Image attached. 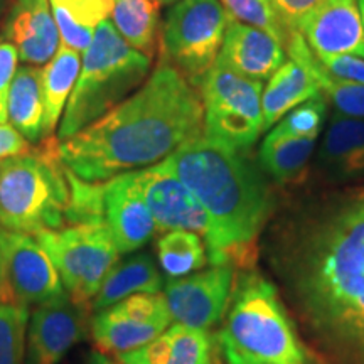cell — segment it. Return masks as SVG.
Here are the masks:
<instances>
[{"instance_id": "1", "label": "cell", "mask_w": 364, "mask_h": 364, "mask_svg": "<svg viewBox=\"0 0 364 364\" xmlns=\"http://www.w3.org/2000/svg\"><path fill=\"white\" fill-rule=\"evenodd\" d=\"M326 364H364V186L317 203L268 255Z\"/></svg>"}, {"instance_id": "2", "label": "cell", "mask_w": 364, "mask_h": 364, "mask_svg": "<svg viewBox=\"0 0 364 364\" xmlns=\"http://www.w3.org/2000/svg\"><path fill=\"white\" fill-rule=\"evenodd\" d=\"M203 130L199 88L161 59L135 93L59 142V157L81 181L103 182L162 162Z\"/></svg>"}, {"instance_id": "3", "label": "cell", "mask_w": 364, "mask_h": 364, "mask_svg": "<svg viewBox=\"0 0 364 364\" xmlns=\"http://www.w3.org/2000/svg\"><path fill=\"white\" fill-rule=\"evenodd\" d=\"M164 162L208 213L209 265L253 267L257 240L275 208L262 167L245 150L204 134L182 144Z\"/></svg>"}, {"instance_id": "4", "label": "cell", "mask_w": 364, "mask_h": 364, "mask_svg": "<svg viewBox=\"0 0 364 364\" xmlns=\"http://www.w3.org/2000/svg\"><path fill=\"white\" fill-rule=\"evenodd\" d=\"M213 339L225 364H326L300 336L275 284L255 267L236 272Z\"/></svg>"}, {"instance_id": "5", "label": "cell", "mask_w": 364, "mask_h": 364, "mask_svg": "<svg viewBox=\"0 0 364 364\" xmlns=\"http://www.w3.org/2000/svg\"><path fill=\"white\" fill-rule=\"evenodd\" d=\"M68 203L70 182L58 139L48 136L39 147L0 159V230L33 236L59 230Z\"/></svg>"}, {"instance_id": "6", "label": "cell", "mask_w": 364, "mask_h": 364, "mask_svg": "<svg viewBox=\"0 0 364 364\" xmlns=\"http://www.w3.org/2000/svg\"><path fill=\"white\" fill-rule=\"evenodd\" d=\"M150 66L152 59L132 48L110 19L103 21L83 53L78 80L59 125V142L129 98L149 78Z\"/></svg>"}, {"instance_id": "7", "label": "cell", "mask_w": 364, "mask_h": 364, "mask_svg": "<svg viewBox=\"0 0 364 364\" xmlns=\"http://www.w3.org/2000/svg\"><path fill=\"white\" fill-rule=\"evenodd\" d=\"M36 240L56 267L66 294L86 309L91 307L108 272L122 257L105 223L66 225L43 231Z\"/></svg>"}, {"instance_id": "8", "label": "cell", "mask_w": 364, "mask_h": 364, "mask_svg": "<svg viewBox=\"0 0 364 364\" xmlns=\"http://www.w3.org/2000/svg\"><path fill=\"white\" fill-rule=\"evenodd\" d=\"M208 139L250 152L263 134V83L230 70L221 61L213 65L199 85Z\"/></svg>"}, {"instance_id": "9", "label": "cell", "mask_w": 364, "mask_h": 364, "mask_svg": "<svg viewBox=\"0 0 364 364\" xmlns=\"http://www.w3.org/2000/svg\"><path fill=\"white\" fill-rule=\"evenodd\" d=\"M230 22L220 0H179L162 24V59L199 88L216 63Z\"/></svg>"}, {"instance_id": "10", "label": "cell", "mask_w": 364, "mask_h": 364, "mask_svg": "<svg viewBox=\"0 0 364 364\" xmlns=\"http://www.w3.org/2000/svg\"><path fill=\"white\" fill-rule=\"evenodd\" d=\"M172 324L164 294H135L91 316L90 336L97 351L118 354L135 351Z\"/></svg>"}, {"instance_id": "11", "label": "cell", "mask_w": 364, "mask_h": 364, "mask_svg": "<svg viewBox=\"0 0 364 364\" xmlns=\"http://www.w3.org/2000/svg\"><path fill=\"white\" fill-rule=\"evenodd\" d=\"M235 277L233 265H211L181 279H171L164 285L162 294L172 324L209 332L220 326L233 292Z\"/></svg>"}, {"instance_id": "12", "label": "cell", "mask_w": 364, "mask_h": 364, "mask_svg": "<svg viewBox=\"0 0 364 364\" xmlns=\"http://www.w3.org/2000/svg\"><path fill=\"white\" fill-rule=\"evenodd\" d=\"M0 253L17 302L38 307L66 294L56 267L36 236L0 230Z\"/></svg>"}, {"instance_id": "13", "label": "cell", "mask_w": 364, "mask_h": 364, "mask_svg": "<svg viewBox=\"0 0 364 364\" xmlns=\"http://www.w3.org/2000/svg\"><path fill=\"white\" fill-rule=\"evenodd\" d=\"M93 314L65 294L31 312L26 364H59L71 348L90 334Z\"/></svg>"}, {"instance_id": "14", "label": "cell", "mask_w": 364, "mask_h": 364, "mask_svg": "<svg viewBox=\"0 0 364 364\" xmlns=\"http://www.w3.org/2000/svg\"><path fill=\"white\" fill-rule=\"evenodd\" d=\"M135 174L157 231H193L206 241L211 231L208 213L166 162L144 167Z\"/></svg>"}, {"instance_id": "15", "label": "cell", "mask_w": 364, "mask_h": 364, "mask_svg": "<svg viewBox=\"0 0 364 364\" xmlns=\"http://www.w3.org/2000/svg\"><path fill=\"white\" fill-rule=\"evenodd\" d=\"M102 216L120 255L135 253L157 233L135 171L102 182Z\"/></svg>"}, {"instance_id": "16", "label": "cell", "mask_w": 364, "mask_h": 364, "mask_svg": "<svg viewBox=\"0 0 364 364\" xmlns=\"http://www.w3.org/2000/svg\"><path fill=\"white\" fill-rule=\"evenodd\" d=\"M297 31L318 59L329 56L364 59V26L358 0H322L304 17Z\"/></svg>"}, {"instance_id": "17", "label": "cell", "mask_w": 364, "mask_h": 364, "mask_svg": "<svg viewBox=\"0 0 364 364\" xmlns=\"http://www.w3.org/2000/svg\"><path fill=\"white\" fill-rule=\"evenodd\" d=\"M285 48L289 59L273 73L267 88H263V132L275 127L295 107L322 93L311 68L312 51L299 31H290Z\"/></svg>"}, {"instance_id": "18", "label": "cell", "mask_w": 364, "mask_h": 364, "mask_svg": "<svg viewBox=\"0 0 364 364\" xmlns=\"http://www.w3.org/2000/svg\"><path fill=\"white\" fill-rule=\"evenodd\" d=\"M2 38L17 49L19 59L27 65H46L61 46L49 0H12Z\"/></svg>"}, {"instance_id": "19", "label": "cell", "mask_w": 364, "mask_h": 364, "mask_svg": "<svg viewBox=\"0 0 364 364\" xmlns=\"http://www.w3.org/2000/svg\"><path fill=\"white\" fill-rule=\"evenodd\" d=\"M284 44L257 27L231 21L228 26L218 61L253 81L270 80L284 65Z\"/></svg>"}, {"instance_id": "20", "label": "cell", "mask_w": 364, "mask_h": 364, "mask_svg": "<svg viewBox=\"0 0 364 364\" xmlns=\"http://www.w3.org/2000/svg\"><path fill=\"white\" fill-rule=\"evenodd\" d=\"M211 332L171 324L159 338L135 351L115 356L125 364H215Z\"/></svg>"}, {"instance_id": "21", "label": "cell", "mask_w": 364, "mask_h": 364, "mask_svg": "<svg viewBox=\"0 0 364 364\" xmlns=\"http://www.w3.org/2000/svg\"><path fill=\"white\" fill-rule=\"evenodd\" d=\"M317 161L334 182L364 179V118L336 113L318 147Z\"/></svg>"}, {"instance_id": "22", "label": "cell", "mask_w": 364, "mask_h": 364, "mask_svg": "<svg viewBox=\"0 0 364 364\" xmlns=\"http://www.w3.org/2000/svg\"><path fill=\"white\" fill-rule=\"evenodd\" d=\"M162 289L164 279L154 258L147 253H129L108 272L91 302V314L102 312L135 294H159Z\"/></svg>"}, {"instance_id": "23", "label": "cell", "mask_w": 364, "mask_h": 364, "mask_svg": "<svg viewBox=\"0 0 364 364\" xmlns=\"http://www.w3.org/2000/svg\"><path fill=\"white\" fill-rule=\"evenodd\" d=\"M81 70L80 53L70 46H59L54 56L41 68V86H43V139L53 136L65 105L71 97Z\"/></svg>"}, {"instance_id": "24", "label": "cell", "mask_w": 364, "mask_h": 364, "mask_svg": "<svg viewBox=\"0 0 364 364\" xmlns=\"http://www.w3.org/2000/svg\"><path fill=\"white\" fill-rule=\"evenodd\" d=\"M43 86L39 66H21L14 76L7 102V122L29 144L43 139Z\"/></svg>"}, {"instance_id": "25", "label": "cell", "mask_w": 364, "mask_h": 364, "mask_svg": "<svg viewBox=\"0 0 364 364\" xmlns=\"http://www.w3.org/2000/svg\"><path fill=\"white\" fill-rule=\"evenodd\" d=\"M61 43L85 53L98 26L110 19L113 0H49Z\"/></svg>"}, {"instance_id": "26", "label": "cell", "mask_w": 364, "mask_h": 364, "mask_svg": "<svg viewBox=\"0 0 364 364\" xmlns=\"http://www.w3.org/2000/svg\"><path fill=\"white\" fill-rule=\"evenodd\" d=\"M317 139H299L270 130L258 150V164L279 184H290L307 169Z\"/></svg>"}, {"instance_id": "27", "label": "cell", "mask_w": 364, "mask_h": 364, "mask_svg": "<svg viewBox=\"0 0 364 364\" xmlns=\"http://www.w3.org/2000/svg\"><path fill=\"white\" fill-rule=\"evenodd\" d=\"M110 17L117 33L132 48L154 58L161 29V4L157 0H113Z\"/></svg>"}, {"instance_id": "28", "label": "cell", "mask_w": 364, "mask_h": 364, "mask_svg": "<svg viewBox=\"0 0 364 364\" xmlns=\"http://www.w3.org/2000/svg\"><path fill=\"white\" fill-rule=\"evenodd\" d=\"M157 260L169 279H181L209 263L203 236L193 231H167L157 241Z\"/></svg>"}, {"instance_id": "29", "label": "cell", "mask_w": 364, "mask_h": 364, "mask_svg": "<svg viewBox=\"0 0 364 364\" xmlns=\"http://www.w3.org/2000/svg\"><path fill=\"white\" fill-rule=\"evenodd\" d=\"M31 311L17 300L0 302V364H26Z\"/></svg>"}, {"instance_id": "30", "label": "cell", "mask_w": 364, "mask_h": 364, "mask_svg": "<svg viewBox=\"0 0 364 364\" xmlns=\"http://www.w3.org/2000/svg\"><path fill=\"white\" fill-rule=\"evenodd\" d=\"M220 2L231 21L257 27L285 46L290 31L280 21L270 0H220Z\"/></svg>"}, {"instance_id": "31", "label": "cell", "mask_w": 364, "mask_h": 364, "mask_svg": "<svg viewBox=\"0 0 364 364\" xmlns=\"http://www.w3.org/2000/svg\"><path fill=\"white\" fill-rule=\"evenodd\" d=\"M311 68L321 85V91H324V97L334 105L336 113L351 118H364V85L334 78L322 68L314 53Z\"/></svg>"}, {"instance_id": "32", "label": "cell", "mask_w": 364, "mask_h": 364, "mask_svg": "<svg viewBox=\"0 0 364 364\" xmlns=\"http://www.w3.org/2000/svg\"><path fill=\"white\" fill-rule=\"evenodd\" d=\"M326 113L327 98L321 93L290 110L272 130L299 139H317L324 125Z\"/></svg>"}, {"instance_id": "33", "label": "cell", "mask_w": 364, "mask_h": 364, "mask_svg": "<svg viewBox=\"0 0 364 364\" xmlns=\"http://www.w3.org/2000/svg\"><path fill=\"white\" fill-rule=\"evenodd\" d=\"M17 61H19L17 49L2 41L0 43V124H7L9 91H11L12 80L16 76Z\"/></svg>"}, {"instance_id": "34", "label": "cell", "mask_w": 364, "mask_h": 364, "mask_svg": "<svg viewBox=\"0 0 364 364\" xmlns=\"http://www.w3.org/2000/svg\"><path fill=\"white\" fill-rule=\"evenodd\" d=\"M318 59V58H317ZM322 68L334 78L364 85V59L356 56H329L318 59Z\"/></svg>"}, {"instance_id": "35", "label": "cell", "mask_w": 364, "mask_h": 364, "mask_svg": "<svg viewBox=\"0 0 364 364\" xmlns=\"http://www.w3.org/2000/svg\"><path fill=\"white\" fill-rule=\"evenodd\" d=\"M322 0H270V4L279 14L289 31H297L304 17L309 16Z\"/></svg>"}, {"instance_id": "36", "label": "cell", "mask_w": 364, "mask_h": 364, "mask_svg": "<svg viewBox=\"0 0 364 364\" xmlns=\"http://www.w3.org/2000/svg\"><path fill=\"white\" fill-rule=\"evenodd\" d=\"M29 149V142L12 125L0 124V159L17 156Z\"/></svg>"}, {"instance_id": "37", "label": "cell", "mask_w": 364, "mask_h": 364, "mask_svg": "<svg viewBox=\"0 0 364 364\" xmlns=\"http://www.w3.org/2000/svg\"><path fill=\"white\" fill-rule=\"evenodd\" d=\"M12 299H14V295H12L11 285H9V280H7L6 263H4V257H2V253H0V302H6V300H12Z\"/></svg>"}, {"instance_id": "38", "label": "cell", "mask_w": 364, "mask_h": 364, "mask_svg": "<svg viewBox=\"0 0 364 364\" xmlns=\"http://www.w3.org/2000/svg\"><path fill=\"white\" fill-rule=\"evenodd\" d=\"M88 364H125V363L118 361V359H113V358L108 356V354L100 353V351H97V349H95V351L90 354Z\"/></svg>"}, {"instance_id": "39", "label": "cell", "mask_w": 364, "mask_h": 364, "mask_svg": "<svg viewBox=\"0 0 364 364\" xmlns=\"http://www.w3.org/2000/svg\"><path fill=\"white\" fill-rule=\"evenodd\" d=\"M157 2L161 4V6H171V4L179 2V0H157Z\"/></svg>"}, {"instance_id": "40", "label": "cell", "mask_w": 364, "mask_h": 364, "mask_svg": "<svg viewBox=\"0 0 364 364\" xmlns=\"http://www.w3.org/2000/svg\"><path fill=\"white\" fill-rule=\"evenodd\" d=\"M359 2V11H361V17H363V26H364V0H358Z\"/></svg>"}, {"instance_id": "41", "label": "cell", "mask_w": 364, "mask_h": 364, "mask_svg": "<svg viewBox=\"0 0 364 364\" xmlns=\"http://www.w3.org/2000/svg\"><path fill=\"white\" fill-rule=\"evenodd\" d=\"M2 9H4V0H0V14H2Z\"/></svg>"}]
</instances>
